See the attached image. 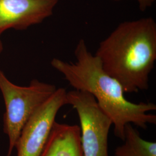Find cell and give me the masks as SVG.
<instances>
[{
    "instance_id": "7a4b0ae2",
    "label": "cell",
    "mask_w": 156,
    "mask_h": 156,
    "mask_svg": "<svg viewBox=\"0 0 156 156\" xmlns=\"http://www.w3.org/2000/svg\"><path fill=\"white\" fill-rule=\"evenodd\" d=\"M104 70L126 93L149 87L156 60V23L151 17L119 24L95 53Z\"/></svg>"
},
{
    "instance_id": "30bf717a",
    "label": "cell",
    "mask_w": 156,
    "mask_h": 156,
    "mask_svg": "<svg viewBox=\"0 0 156 156\" xmlns=\"http://www.w3.org/2000/svg\"><path fill=\"white\" fill-rule=\"evenodd\" d=\"M1 35H0V37H1ZM2 50H3V45H2V42L1 40V38H0V54L1 53Z\"/></svg>"
},
{
    "instance_id": "6da1fadb",
    "label": "cell",
    "mask_w": 156,
    "mask_h": 156,
    "mask_svg": "<svg viewBox=\"0 0 156 156\" xmlns=\"http://www.w3.org/2000/svg\"><path fill=\"white\" fill-rule=\"evenodd\" d=\"M74 56L75 62L54 58L50 64L74 89L88 92L94 97L101 109L111 119L114 133L119 138L124 140V127L129 123L143 129L147 127V124H156V115L149 113L156 111V104L134 103L127 100L121 84L104 70L84 39L79 41Z\"/></svg>"
},
{
    "instance_id": "277c9868",
    "label": "cell",
    "mask_w": 156,
    "mask_h": 156,
    "mask_svg": "<svg viewBox=\"0 0 156 156\" xmlns=\"http://www.w3.org/2000/svg\"><path fill=\"white\" fill-rule=\"evenodd\" d=\"M67 105L76 110L80 123V139L83 156H108V135L113 124L110 117L89 93L67 91Z\"/></svg>"
},
{
    "instance_id": "ba28073f",
    "label": "cell",
    "mask_w": 156,
    "mask_h": 156,
    "mask_svg": "<svg viewBox=\"0 0 156 156\" xmlns=\"http://www.w3.org/2000/svg\"><path fill=\"white\" fill-rule=\"evenodd\" d=\"M124 144L116 147L114 156H156V143L144 140L131 124L124 130Z\"/></svg>"
},
{
    "instance_id": "52a82bcc",
    "label": "cell",
    "mask_w": 156,
    "mask_h": 156,
    "mask_svg": "<svg viewBox=\"0 0 156 156\" xmlns=\"http://www.w3.org/2000/svg\"><path fill=\"white\" fill-rule=\"evenodd\" d=\"M39 156H83L80 127L55 122Z\"/></svg>"
},
{
    "instance_id": "5b68a950",
    "label": "cell",
    "mask_w": 156,
    "mask_h": 156,
    "mask_svg": "<svg viewBox=\"0 0 156 156\" xmlns=\"http://www.w3.org/2000/svg\"><path fill=\"white\" fill-rule=\"evenodd\" d=\"M67 91L57 88L34 112L24 126L17 141V156H39L45 147L57 113L67 105Z\"/></svg>"
},
{
    "instance_id": "3957f363",
    "label": "cell",
    "mask_w": 156,
    "mask_h": 156,
    "mask_svg": "<svg viewBox=\"0 0 156 156\" xmlns=\"http://www.w3.org/2000/svg\"><path fill=\"white\" fill-rule=\"evenodd\" d=\"M57 87L55 85L34 79L27 86L11 82L0 69V91L5 104L4 131L9 139L6 156H11L25 124L39 106Z\"/></svg>"
},
{
    "instance_id": "9c48e42d",
    "label": "cell",
    "mask_w": 156,
    "mask_h": 156,
    "mask_svg": "<svg viewBox=\"0 0 156 156\" xmlns=\"http://www.w3.org/2000/svg\"><path fill=\"white\" fill-rule=\"evenodd\" d=\"M114 1H120L122 0H112ZM138 4L140 10L142 12H145L148 8L151 7L156 0H136Z\"/></svg>"
},
{
    "instance_id": "8992f818",
    "label": "cell",
    "mask_w": 156,
    "mask_h": 156,
    "mask_svg": "<svg viewBox=\"0 0 156 156\" xmlns=\"http://www.w3.org/2000/svg\"><path fill=\"white\" fill-rule=\"evenodd\" d=\"M59 0H0V35L9 28L25 30L51 16Z\"/></svg>"
}]
</instances>
